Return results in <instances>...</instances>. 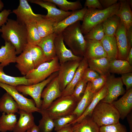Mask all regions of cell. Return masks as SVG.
<instances>
[{"label":"cell","instance_id":"28","mask_svg":"<svg viewBox=\"0 0 132 132\" xmlns=\"http://www.w3.org/2000/svg\"><path fill=\"white\" fill-rule=\"evenodd\" d=\"M19 110L18 104L8 93H5L0 99V112L15 114Z\"/></svg>","mask_w":132,"mask_h":132},{"label":"cell","instance_id":"34","mask_svg":"<svg viewBox=\"0 0 132 132\" xmlns=\"http://www.w3.org/2000/svg\"><path fill=\"white\" fill-rule=\"evenodd\" d=\"M132 71V66L127 60L116 59L110 60V72L122 74Z\"/></svg>","mask_w":132,"mask_h":132},{"label":"cell","instance_id":"44","mask_svg":"<svg viewBox=\"0 0 132 132\" xmlns=\"http://www.w3.org/2000/svg\"><path fill=\"white\" fill-rule=\"evenodd\" d=\"M99 132H126L125 127L119 122L99 127Z\"/></svg>","mask_w":132,"mask_h":132},{"label":"cell","instance_id":"13","mask_svg":"<svg viewBox=\"0 0 132 132\" xmlns=\"http://www.w3.org/2000/svg\"><path fill=\"white\" fill-rule=\"evenodd\" d=\"M61 94L57 76L47 85L43 91L41 98L43 100L40 109H47L54 101L61 96Z\"/></svg>","mask_w":132,"mask_h":132},{"label":"cell","instance_id":"11","mask_svg":"<svg viewBox=\"0 0 132 132\" xmlns=\"http://www.w3.org/2000/svg\"><path fill=\"white\" fill-rule=\"evenodd\" d=\"M107 77L106 85L107 93L105 98L101 101L112 104L120 95L124 94L125 90L121 77L113 76Z\"/></svg>","mask_w":132,"mask_h":132},{"label":"cell","instance_id":"40","mask_svg":"<svg viewBox=\"0 0 132 132\" xmlns=\"http://www.w3.org/2000/svg\"><path fill=\"white\" fill-rule=\"evenodd\" d=\"M105 35L101 23L92 28L84 37L86 40L100 41Z\"/></svg>","mask_w":132,"mask_h":132},{"label":"cell","instance_id":"43","mask_svg":"<svg viewBox=\"0 0 132 132\" xmlns=\"http://www.w3.org/2000/svg\"><path fill=\"white\" fill-rule=\"evenodd\" d=\"M108 76L100 75L99 77L91 82V90L94 94L98 92L104 86Z\"/></svg>","mask_w":132,"mask_h":132},{"label":"cell","instance_id":"26","mask_svg":"<svg viewBox=\"0 0 132 132\" xmlns=\"http://www.w3.org/2000/svg\"><path fill=\"white\" fill-rule=\"evenodd\" d=\"M94 94L91 89V83L88 82L84 94L78 102L73 114L76 115L77 118L83 113L89 105L93 99Z\"/></svg>","mask_w":132,"mask_h":132},{"label":"cell","instance_id":"4","mask_svg":"<svg viewBox=\"0 0 132 132\" xmlns=\"http://www.w3.org/2000/svg\"><path fill=\"white\" fill-rule=\"evenodd\" d=\"M91 118L99 127L119 122V114L112 104L100 101L93 111Z\"/></svg>","mask_w":132,"mask_h":132},{"label":"cell","instance_id":"49","mask_svg":"<svg viewBox=\"0 0 132 132\" xmlns=\"http://www.w3.org/2000/svg\"><path fill=\"white\" fill-rule=\"evenodd\" d=\"M103 9L108 8L118 2L117 0H99Z\"/></svg>","mask_w":132,"mask_h":132},{"label":"cell","instance_id":"15","mask_svg":"<svg viewBox=\"0 0 132 132\" xmlns=\"http://www.w3.org/2000/svg\"><path fill=\"white\" fill-rule=\"evenodd\" d=\"M55 54L60 65L67 61H80L83 57L74 55L66 47L62 33L57 35L54 40Z\"/></svg>","mask_w":132,"mask_h":132},{"label":"cell","instance_id":"8","mask_svg":"<svg viewBox=\"0 0 132 132\" xmlns=\"http://www.w3.org/2000/svg\"><path fill=\"white\" fill-rule=\"evenodd\" d=\"M0 87L10 95L18 104L19 110L28 112H39L40 109L37 108L33 100L28 99L20 93L15 86L0 82Z\"/></svg>","mask_w":132,"mask_h":132},{"label":"cell","instance_id":"37","mask_svg":"<svg viewBox=\"0 0 132 132\" xmlns=\"http://www.w3.org/2000/svg\"><path fill=\"white\" fill-rule=\"evenodd\" d=\"M25 25L27 43L37 45L42 38L37 27L36 21L32 22Z\"/></svg>","mask_w":132,"mask_h":132},{"label":"cell","instance_id":"21","mask_svg":"<svg viewBox=\"0 0 132 132\" xmlns=\"http://www.w3.org/2000/svg\"><path fill=\"white\" fill-rule=\"evenodd\" d=\"M107 89L106 85L98 92L94 94L90 103L82 115L74 121L67 126L73 125L80 122L85 118L91 116L92 113L98 103L103 99L107 95Z\"/></svg>","mask_w":132,"mask_h":132},{"label":"cell","instance_id":"50","mask_svg":"<svg viewBox=\"0 0 132 132\" xmlns=\"http://www.w3.org/2000/svg\"><path fill=\"white\" fill-rule=\"evenodd\" d=\"M126 35L129 44L131 47L132 46V26L127 30Z\"/></svg>","mask_w":132,"mask_h":132},{"label":"cell","instance_id":"14","mask_svg":"<svg viewBox=\"0 0 132 132\" xmlns=\"http://www.w3.org/2000/svg\"><path fill=\"white\" fill-rule=\"evenodd\" d=\"M126 31L124 24L120 21L115 35L118 50L117 59L126 60L128 53L132 47L127 39Z\"/></svg>","mask_w":132,"mask_h":132},{"label":"cell","instance_id":"24","mask_svg":"<svg viewBox=\"0 0 132 132\" xmlns=\"http://www.w3.org/2000/svg\"><path fill=\"white\" fill-rule=\"evenodd\" d=\"M16 53L15 48L10 42H5L0 48V65L3 67L11 63H15Z\"/></svg>","mask_w":132,"mask_h":132},{"label":"cell","instance_id":"46","mask_svg":"<svg viewBox=\"0 0 132 132\" xmlns=\"http://www.w3.org/2000/svg\"><path fill=\"white\" fill-rule=\"evenodd\" d=\"M121 75V79L123 84L126 86L127 91L132 88V73L131 72Z\"/></svg>","mask_w":132,"mask_h":132},{"label":"cell","instance_id":"51","mask_svg":"<svg viewBox=\"0 0 132 132\" xmlns=\"http://www.w3.org/2000/svg\"><path fill=\"white\" fill-rule=\"evenodd\" d=\"M56 132H73L71 125L66 126L57 131Z\"/></svg>","mask_w":132,"mask_h":132},{"label":"cell","instance_id":"45","mask_svg":"<svg viewBox=\"0 0 132 132\" xmlns=\"http://www.w3.org/2000/svg\"><path fill=\"white\" fill-rule=\"evenodd\" d=\"M100 76L97 72L88 67L85 70L82 78L88 82H91Z\"/></svg>","mask_w":132,"mask_h":132},{"label":"cell","instance_id":"41","mask_svg":"<svg viewBox=\"0 0 132 132\" xmlns=\"http://www.w3.org/2000/svg\"><path fill=\"white\" fill-rule=\"evenodd\" d=\"M77 118L76 116L72 113L54 120L55 131H57L62 128Z\"/></svg>","mask_w":132,"mask_h":132},{"label":"cell","instance_id":"16","mask_svg":"<svg viewBox=\"0 0 132 132\" xmlns=\"http://www.w3.org/2000/svg\"><path fill=\"white\" fill-rule=\"evenodd\" d=\"M112 104L118 112L120 118L124 119L132 109V88L127 91L119 99Z\"/></svg>","mask_w":132,"mask_h":132},{"label":"cell","instance_id":"30","mask_svg":"<svg viewBox=\"0 0 132 132\" xmlns=\"http://www.w3.org/2000/svg\"><path fill=\"white\" fill-rule=\"evenodd\" d=\"M71 125L73 132H99V127L89 117L79 123Z\"/></svg>","mask_w":132,"mask_h":132},{"label":"cell","instance_id":"17","mask_svg":"<svg viewBox=\"0 0 132 132\" xmlns=\"http://www.w3.org/2000/svg\"><path fill=\"white\" fill-rule=\"evenodd\" d=\"M87 8L84 7L81 9L72 11L70 15L61 22L55 24L54 33L58 35L61 33L66 28L76 22L83 21Z\"/></svg>","mask_w":132,"mask_h":132},{"label":"cell","instance_id":"5","mask_svg":"<svg viewBox=\"0 0 132 132\" xmlns=\"http://www.w3.org/2000/svg\"><path fill=\"white\" fill-rule=\"evenodd\" d=\"M78 102L72 95L61 97L46 110L53 120L72 114Z\"/></svg>","mask_w":132,"mask_h":132},{"label":"cell","instance_id":"42","mask_svg":"<svg viewBox=\"0 0 132 132\" xmlns=\"http://www.w3.org/2000/svg\"><path fill=\"white\" fill-rule=\"evenodd\" d=\"M88 82L82 78L76 84L75 87L72 95L78 102L81 99L84 94Z\"/></svg>","mask_w":132,"mask_h":132},{"label":"cell","instance_id":"19","mask_svg":"<svg viewBox=\"0 0 132 132\" xmlns=\"http://www.w3.org/2000/svg\"><path fill=\"white\" fill-rule=\"evenodd\" d=\"M86 40L87 45L84 57L87 59H98L107 57V53L100 41Z\"/></svg>","mask_w":132,"mask_h":132},{"label":"cell","instance_id":"2","mask_svg":"<svg viewBox=\"0 0 132 132\" xmlns=\"http://www.w3.org/2000/svg\"><path fill=\"white\" fill-rule=\"evenodd\" d=\"M80 21L68 26L61 33L64 42L73 53L83 57L85 53L87 41L81 31Z\"/></svg>","mask_w":132,"mask_h":132},{"label":"cell","instance_id":"20","mask_svg":"<svg viewBox=\"0 0 132 132\" xmlns=\"http://www.w3.org/2000/svg\"><path fill=\"white\" fill-rule=\"evenodd\" d=\"M88 67L87 59L83 57L80 61L72 80L61 92V97L72 95L75 86L82 79L85 70Z\"/></svg>","mask_w":132,"mask_h":132},{"label":"cell","instance_id":"7","mask_svg":"<svg viewBox=\"0 0 132 132\" xmlns=\"http://www.w3.org/2000/svg\"><path fill=\"white\" fill-rule=\"evenodd\" d=\"M58 71L55 72L43 81L29 85H21L15 86L17 90L26 96L29 95L33 99L36 107L41 109L42 102L41 94L44 87L54 78L57 76Z\"/></svg>","mask_w":132,"mask_h":132},{"label":"cell","instance_id":"32","mask_svg":"<svg viewBox=\"0 0 132 132\" xmlns=\"http://www.w3.org/2000/svg\"><path fill=\"white\" fill-rule=\"evenodd\" d=\"M24 48L29 52L33 61L35 68L41 64L48 62L43 51L38 45L27 43Z\"/></svg>","mask_w":132,"mask_h":132},{"label":"cell","instance_id":"36","mask_svg":"<svg viewBox=\"0 0 132 132\" xmlns=\"http://www.w3.org/2000/svg\"><path fill=\"white\" fill-rule=\"evenodd\" d=\"M120 21L119 17L115 14L102 23L105 34L109 36H114Z\"/></svg>","mask_w":132,"mask_h":132},{"label":"cell","instance_id":"53","mask_svg":"<svg viewBox=\"0 0 132 132\" xmlns=\"http://www.w3.org/2000/svg\"><path fill=\"white\" fill-rule=\"evenodd\" d=\"M30 132H40L38 126L34 124L30 129Z\"/></svg>","mask_w":132,"mask_h":132},{"label":"cell","instance_id":"9","mask_svg":"<svg viewBox=\"0 0 132 132\" xmlns=\"http://www.w3.org/2000/svg\"><path fill=\"white\" fill-rule=\"evenodd\" d=\"M31 3L39 5L46 9L47 11L46 15L44 17L54 22L56 24L62 21L70 15L72 11H65L57 8L56 5L51 2L46 0H30Z\"/></svg>","mask_w":132,"mask_h":132},{"label":"cell","instance_id":"1","mask_svg":"<svg viewBox=\"0 0 132 132\" xmlns=\"http://www.w3.org/2000/svg\"><path fill=\"white\" fill-rule=\"evenodd\" d=\"M1 29V36L5 42H9L13 46L17 55L21 54L27 43L26 25L8 19Z\"/></svg>","mask_w":132,"mask_h":132},{"label":"cell","instance_id":"10","mask_svg":"<svg viewBox=\"0 0 132 132\" xmlns=\"http://www.w3.org/2000/svg\"><path fill=\"white\" fill-rule=\"evenodd\" d=\"M80 61H69L60 65L57 77L61 92L72 80Z\"/></svg>","mask_w":132,"mask_h":132},{"label":"cell","instance_id":"35","mask_svg":"<svg viewBox=\"0 0 132 132\" xmlns=\"http://www.w3.org/2000/svg\"><path fill=\"white\" fill-rule=\"evenodd\" d=\"M17 122V116L15 114H6L5 113L3 112L0 117V131H13Z\"/></svg>","mask_w":132,"mask_h":132},{"label":"cell","instance_id":"56","mask_svg":"<svg viewBox=\"0 0 132 132\" xmlns=\"http://www.w3.org/2000/svg\"></svg>","mask_w":132,"mask_h":132},{"label":"cell","instance_id":"39","mask_svg":"<svg viewBox=\"0 0 132 132\" xmlns=\"http://www.w3.org/2000/svg\"><path fill=\"white\" fill-rule=\"evenodd\" d=\"M53 3L58 6L60 10L65 11L69 10L74 11L83 8L79 0L74 2L69 1L66 0H46Z\"/></svg>","mask_w":132,"mask_h":132},{"label":"cell","instance_id":"54","mask_svg":"<svg viewBox=\"0 0 132 132\" xmlns=\"http://www.w3.org/2000/svg\"><path fill=\"white\" fill-rule=\"evenodd\" d=\"M4 7L3 3L1 0H0V11H2Z\"/></svg>","mask_w":132,"mask_h":132},{"label":"cell","instance_id":"33","mask_svg":"<svg viewBox=\"0 0 132 132\" xmlns=\"http://www.w3.org/2000/svg\"><path fill=\"white\" fill-rule=\"evenodd\" d=\"M44 15H42L36 21L37 27L42 38L54 33L56 24L51 21L45 18Z\"/></svg>","mask_w":132,"mask_h":132},{"label":"cell","instance_id":"12","mask_svg":"<svg viewBox=\"0 0 132 132\" xmlns=\"http://www.w3.org/2000/svg\"><path fill=\"white\" fill-rule=\"evenodd\" d=\"M12 12L16 15L17 21L25 25L37 21L42 15L34 13L27 0H20L19 6Z\"/></svg>","mask_w":132,"mask_h":132},{"label":"cell","instance_id":"52","mask_svg":"<svg viewBox=\"0 0 132 132\" xmlns=\"http://www.w3.org/2000/svg\"><path fill=\"white\" fill-rule=\"evenodd\" d=\"M126 60L131 66L132 65V47L131 48L128 53Z\"/></svg>","mask_w":132,"mask_h":132},{"label":"cell","instance_id":"38","mask_svg":"<svg viewBox=\"0 0 132 132\" xmlns=\"http://www.w3.org/2000/svg\"><path fill=\"white\" fill-rule=\"evenodd\" d=\"M39 113L42 118L39 121L38 126L40 132H51L54 128L55 125L53 120L46 110L40 109Z\"/></svg>","mask_w":132,"mask_h":132},{"label":"cell","instance_id":"3","mask_svg":"<svg viewBox=\"0 0 132 132\" xmlns=\"http://www.w3.org/2000/svg\"><path fill=\"white\" fill-rule=\"evenodd\" d=\"M119 1L107 8L103 9L87 8L81 25L82 33L84 35L92 28L102 23L108 18L115 15L120 6Z\"/></svg>","mask_w":132,"mask_h":132},{"label":"cell","instance_id":"29","mask_svg":"<svg viewBox=\"0 0 132 132\" xmlns=\"http://www.w3.org/2000/svg\"><path fill=\"white\" fill-rule=\"evenodd\" d=\"M3 68L0 65V82L15 87L32 85L31 80L27 79L25 76L14 77L6 75L3 71Z\"/></svg>","mask_w":132,"mask_h":132},{"label":"cell","instance_id":"48","mask_svg":"<svg viewBox=\"0 0 132 132\" xmlns=\"http://www.w3.org/2000/svg\"><path fill=\"white\" fill-rule=\"evenodd\" d=\"M11 13L10 10L4 9L0 12V32L1 27L6 24L8 19V17Z\"/></svg>","mask_w":132,"mask_h":132},{"label":"cell","instance_id":"25","mask_svg":"<svg viewBox=\"0 0 132 132\" xmlns=\"http://www.w3.org/2000/svg\"><path fill=\"white\" fill-rule=\"evenodd\" d=\"M57 35L54 33L42 38L37 45L43 51L48 61H51L56 56L54 42Z\"/></svg>","mask_w":132,"mask_h":132},{"label":"cell","instance_id":"18","mask_svg":"<svg viewBox=\"0 0 132 132\" xmlns=\"http://www.w3.org/2000/svg\"><path fill=\"white\" fill-rule=\"evenodd\" d=\"M15 63L16 67L21 74L26 76L35 68L33 61L29 51L24 48L22 52L17 56Z\"/></svg>","mask_w":132,"mask_h":132},{"label":"cell","instance_id":"31","mask_svg":"<svg viewBox=\"0 0 132 132\" xmlns=\"http://www.w3.org/2000/svg\"><path fill=\"white\" fill-rule=\"evenodd\" d=\"M100 41L107 53V57L110 60L117 59L118 50L115 36H109L105 35Z\"/></svg>","mask_w":132,"mask_h":132},{"label":"cell","instance_id":"6","mask_svg":"<svg viewBox=\"0 0 132 132\" xmlns=\"http://www.w3.org/2000/svg\"><path fill=\"white\" fill-rule=\"evenodd\" d=\"M60 67L59 60L56 56L51 61L43 63L34 69L25 76L31 80L32 84L44 80L53 73L58 71Z\"/></svg>","mask_w":132,"mask_h":132},{"label":"cell","instance_id":"22","mask_svg":"<svg viewBox=\"0 0 132 132\" xmlns=\"http://www.w3.org/2000/svg\"><path fill=\"white\" fill-rule=\"evenodd\" d=\"M18 113L20 117L17 121L13 132H26L35 124L32 113L28 112L19 109Z\"/></svg>","mask_w":132,"mask_h":132},{"label":"cell","instance_id":"23","mask_svg":"<svg viewBox=\"0 0 132 132\" xmlns=\"http://www.w3.org/2000/svg\"><path fill=\"white\" fill-rule=\"evenodd\" d=\"M119 2V7L115 15L119 17L127 30L132 26V12L130 0H121Z\"/></svg>","mask_w":132,"mask_h":132},{"label":"cell","instance_id":"55","mask_svg":"<svg viewBox=\"0 0 132 132\" xmlns=\"http://www.w3.org/2000/svg\"><path fill=\"white\" fill-rule=\"evenodd\" d=\"M30 132V129L28 130L26 132Z\"/></svg>","mask_w":132,"mask_h":132},{"label":"cell","instance_id":"27","mask_svg":"<svg viewBox=\"0 0 132 132\" xmlns=\"http://www.w3.org/2000/svg\"><path fill=\"white\" fill-rule=\"evenodd\" d=\"M87 61L89 67L100 75H109L110 59L107 57L98 59H88Z\"/></svg>","mask_w":132,"mask_h":132},{"label":"cell","instance_id":"47","mask_svg":"<svg viewBox=\"0 0 132 132\" xmlns=\"http://www.w3.org/2000/svg\"><path fill=\"white\" fill-rule=\"evenodd\" d=\"M84 7L88 8L103 9V8L99 0H86L84 5Z\"/></svg>","mask_w":132,"mask_h":132}]
</instances>
